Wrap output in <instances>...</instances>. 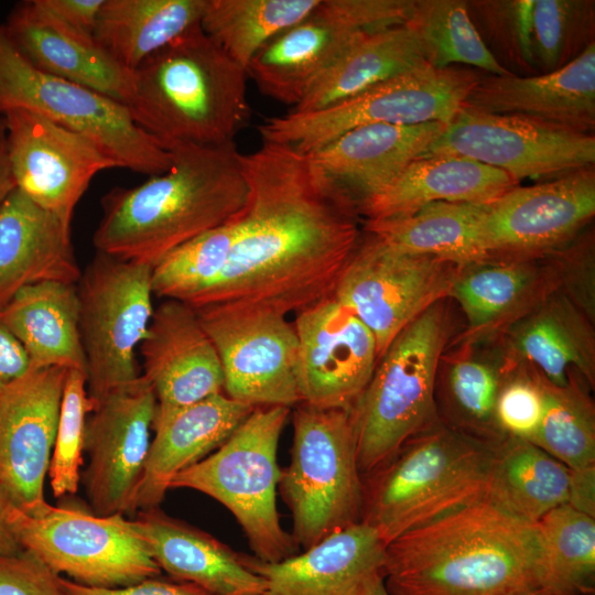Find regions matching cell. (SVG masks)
Here are the masks:
<instances>
[{"label":"cell","instance_id":"cell-29","mask_svg":"<svg viewBox=\"0 0 595 595\" xmlns=\"http://www.w3.org/2000/svg\"><path fill=\"white\" fill-rule=\"evenodd\" d=\"M80 275L71 224L12 190L0 205V310L24 286Z\"/></svg>","mask_w":595,"mask_h":595},{"label":"cell","instance_id":"cell-41","mask_svg":"<svg viewBox=\"0 0 595 595\" xmlns=\"http://www.w3.org/2000/svg\"><path fill=\"white\" fill-rule=\"evenodd\" d=\"M538 376L543 415L530 442L573 472L595 468V408L586 381L572 372L565 386H554Z\"/></svg>","mask_w":595,"mask_h":595},{"label":"cell","instance_id":"cell-36","mask_svg":"<svg viewBox=\"0 0 595 595\" xmlns=\"http://www.w3.org/2000/svg\"><path fill=\"white\" fill-rule=\"evenodd\" d=\"M413 31L398 24L367 34L326 69L290 111H314L425 65Z\"/></svg>","mask_w":595,"mask_h":595},{"label":"cell","instance_id":"cell-47","mask_svg":"<svg viewBox=\"0 0 595 595\" xmlns=\"http://www.w3.org/2000/svg\"><path fill=\"white\" fill-rule=\"evenodd\" d=\"M542 415L543 394L537 371L523 365L507 369L495 408L500 433L530 441Z\"/></svg>","mask_w":595,"mask_h":595},{"label":"cell","instance_id":"cell-27","mask_svg":"<svg viewBox=\"0 0 595 595\" xmlns=\"http://www.w3.org/2000/svg\"><path fill=\"white\" fill-rule=\"evenodd\" d=\"M559 286L558 269L549 256L462 267L448 296L459 304L467 320L461 345L502 336Z\"/></svg>","mask_w":595,"mask_h":595},{"label":"cell","instance_id":"cell-55","mask_svg":"<svg viewBox=\"0 0 595 595\" xmlns=\"http://www.w3.org/2000/svg\"><path fill=\"white\" fill-rule=\"evenodd\" d=\"M515 595H554V594L538 587V588L524 591Z\"/></svg>","mask_w":595,"mask_h":595},{"label":"cell","instance_id":"cell-39","mask_svg":"<svg viewBox=\"0 0 595 595\" xmlns=\"http://www.w3.org/2000/svg\"><path fill=\"white\" fill-rule=\"evenodd\" d=\"M320 0H207L203 31L245 69L282 31L305 18Z\"/></svg>","mask_w":595,"mask_h":595},{"label":"cell","instance_id":"cell-44","mask_svg":"<svg viewBox=\"0 0 595 595\" xmlns=\"http://www.w3.org/2000/svg\"><path fill=\"white\" fill-rule=\"evenodd\" d=\"M594 8L589 0H534L531 44L538 74L562 68L595 42Z\"/></svg>","mask_w":595,"mask_h":595},{"label":"cell","instance_id":"cell-16","mask_svg":"<svg viewBox=\"0 0 595 595\" xmlns=\"http://www.w3.org/2000/svg\"><path fill=\"white\" fill-rule=\"evenodd\" d=\"M434 154L476 160L519 183L523 178L547 181L594 165L595 137L464 104L422 156Z\"/></svg>","mask_w":595,"mask_h":595},{"label":"cell","instance_id":"cell-12","mask_svg":"<svg viewBox=\"0 0 595 595\" xmlns=\"http://www.w3.org/2000/svg\"><path fill=\"white\" fill-rule=\"evenodd\" d=\"M151 278L150 264L96 251L76 284L91 409L111 390L141 376L136 349L154 311Z\"/></svg>","mask_w":595,"mask_h":595},{"label":"cell","instance_id":"cell-46","mask_svg":"<svg viewBox=\"0 0 595 595\" xmlns=\"http://www.w3.org/2000/svg\"><path fill=\"white\" fill-rule=\"evenodd\" d=\"M466 4L473 22L477 21L500 57L529 76L538 75L531 44L534 0H477Z\"/></svg>","mask_w":595,"mask_h":595},{"label":"cell","instance_id":"cell-4","mask_svg":"<svg viewBox=\"0 0 595 595\" xmlns=\"http://www.w3.org/2000/svg\"><path fill=\"white\" fill-rule=\"evenodd\" d=\"M247 78L199 23L132 72L127 108L136 125L165 149L225 144L234 142L250 117Z\"/></svg>","mask_w":595,"mask_h":595},{"label":"cell","instance_id":"cell-28","mask_svg":"<svg viewBox=\"0 0 595 595\" xmlns=\"http://www.w3.org/2000/svg\"><path fill=\"white\" fill-rule=\"evenodd\" d=\"M255 407L224 392L154 418L134 511L159 507L173 478L216 451Z\"/></svg>","mask_w":595,"mask_h":595},{"label":"cell","instance_id":"cell-10","mask_svg":"<svg viewBox=\"0 0 595 595\" xmlns=\"http://www.w3.org/2000/svg\"><path fill=\"white\" fill-rule=\"evenodd\" d=\"M15 109L40 113L82 133L118 167L152 176L171 166V152L136 125L125 105L37 69L21 55L1 24L0 117Z\"/></svg>","mask_w":595,"mask_h":595},{"label":"cell","instance_id":"cell-17","mask_svg":"<svg viewBox=\"0 0 595 595\" xmlns=\"http://www.w3.org/2000/svg\"><path fill=\"white\" fill-rule=\"evenodd\" d=\"M595 215L589 165L530 186H516L485 204L482 242L488 260L542 258L573 240Z\"/></svg>","mask_w":595,"mask_h":595},{"label":"cell","instance_id":"cell-56","mask_svg":"<svg viewBox=\"0 0 595 595\" xmlns=\"http://www.w3.org/2000/svg\"><path fill=\"white\" fill-rule=\"evenodd\" d=\"M369 595H389L383 582L378 584Z\"/></svg>","mask_w":595,"mask_h":595},{"label":"cell","instance_id":"cell-35","mask_svg":"<svg viewBox=\"0 0 595 595\" xmlns=\"http://www.w3.org/2000/svg\"><path fill=\"white\" fill-rule=\"evenodd\" d=\"M207 0H104L94 39L133 72L148 57L201 23Z\"/></svg>","mask_w":595,"mask_h":595},{"label":"cell","instance_id":"cell-53","mask_svg":"<svg viewBox=\"0 0 595 595\" xmlns=\"http://www.w3.org/2000/svg\"><path fill=\"white\" fill-rule=\"evenodd\" d=\"M14 188L8 159L6 125L3 118L0 117V205Z\"/></svg>","mask_w":595,"mask_h":595},{"label":"cell","instance_id":"cell-52","mask_svg":"<svg viewBox=\"0 0 595 595\" xmlns=\"http://www.w3.org/2000/svg\"><path fill=\"white\" fill-rule=\"evenodd\" d=\"M569 505L595 517V468L572 470V487Z\"/></svg>","mask_w":595,"mask_h":595},{"label":"cell","instance_id":"cell-23","mask_svg":"<svg viewBox=\"0 0 595 595\" xmlns=\"http://www.w3.org/2000/svg\"><path fill=\"white\" fill-rule=\"evenodd\" d=\"M446 123H374L354 128L307 153L321 180L359 207L385 191L415 159L422 156Z\"/></svg>","mask_w":595,"mask_h":595},{"label":"cell","instance_id":"cell-45","mask_svg":"<svg viewBox=\"0 0 595 595\" xmlns=\"http://www.w3.org/2000/svg\"><path fill=\"white\" fill-rule=\"evenodd\" d=\"M90 411L87 375L68 370L48 468L50 484L56 498L77 493L85 450L86 416Z\"/></svg>","mask_w":595,"mask_h":595},{"label":"cell","instance_id":"cell-15","mask_svg":"<svg viewBox=\"0 0 595 595\" xmlns=\"http://www.w3.org/2000/svg\"><path fill=\"white\" fill-rule=\"evenodd\" d=\"M194 309L217 350L226 396L252 407L292 409L301 402L295 379L299 343L286 315L241 303Z\"/></svg>","mask_w":595,"mask_h":595},{"label":"cell","instance_id":"cell-51","mask_svg":"<svg viewBox=\"0 0 595 595\" xmlns=\"http://www.w3.org/2000/svg\"><path fill=\"white\" fill-rule=\"evenodd\" d=\"M30 369L21 344L0 324V393Z\"/></svg>","mask_w":595,"mask_h":595},{"label":"cell","instance_id":"cell-54","mask_svg":"<svg viewBox=\"0 0 595 595\" xmlns=\"http://www.w3.org/2000/svg\"><path fill=\"white\" fill-rule=\"evenodd\" d=\"M6 508L7 502L0 497V555L13 554L21 550L8 526Z\"/></svg>","mask_w":595,"mask_h":595},{"label":"cell","instance_id":"cell-3","mask_svg":"<svg viewBox=\"0 0 595 595\" xmlns=\"http://www.w3.org/2000/svg\"><path fill=\"white\" fill-rule=\"evenodd\" d=\"M536 524L485 498L386 545L389 595H515L540 587Z\"/></svg>","mask_w":595,"mask_h":595},{"label":"cell","instance_id":"cell-24","mask_svg":"<svg viewBox=\"0 0 595 595\" xmlns=\"http://www.w3.org/2000/svg\"><path fill=\"white\" fill-rule=\"evenodd\" d=\"M385 560L386 543L361 521L280 562L247 555L264 581L261 595H369L385 580Z\"/></svg>","mask_w":595,"mask_h":595},{"label":"cell","instance_id":"cell-42","mask_svg":"<svg viewBox=\"0 0 595 595\" xmlns=\"http://www.w3.org/2000/svg\"><path fill=\"white\" fill-rule=\"evenodd\" d=\"M456 353L444 372L446 424L487 442L498 443L504 435L497 428L495 408L506 374V361L489 360L473 354L467 346Z\"/></svg>","mask_w":595,"mask_h":595},{"label":"cell","instance_id":"cell-20","mask_svg":"<svg viewBox=\"0 0 595 595\" xmlns=\"http://www.w3.org/2000/svg\"><path fill=\"white\" fill-rule=\"evenodd\" d=\"M67 371L29 369L0 393V497L28 515L42 511Z\"/></svg>","mask_w":595,"mask_h":595},{"label":"cell","instance_id":"cell-48","mask_svg":"<svg viewBox=\"0 0 595 595\" xmlns=\"http://www.w3.org/2000/svg\"><path fill=\"white\" fill-rule=\"evenodd\" d=\"M61 578L25 550L0 555V595H68Z\"/></svg>","mask_w":595,"mask_h":595},{"label":"cell","instance_id":"cell-32","mask_svg":"<svg viewBox=\"0 0 595 595\" xmlns=\"http://www.w3.org/2000/svg\"><path fill=\"white\" fill-rule=\"evenodd\" d=\"M518 185L506 172L469 158L428 155L412 161L385 191L365 202L359 215L382 220L435 202L488 204Z\"/></svg>","mask_w":595,"mask_h":595},{"label":"cell","instance_id":"cell-14","mask_svg":"<svg viewBox=\"0 0 595 595\" xmlns=\"http://www.w3.org/2000/svg\"><path fill=\"white\" fill-rule=\"evenodd\" d=\"M459 266L398 249L365 230L333 296L372 333L378 359L396 336L450 296Z\"/></svg>","mask_w":595,"mask_h":595},{"label":"cell","instance_id":"cell-2","mask_svg":"<svg viewBox=\"0 0 595 595\" xmlns=\"http://www.w3.org/2000/svg\"><path fill=\"white\" fill-rule=\"evenodd\" d=\"M167 150L172 163L165 172L102 196L93 237L96 251L153 267L242 209L248 183L235 142Z\"/></svg>","mask_w":595,"mask_h":595},{"label":"cell","instance_id":"cell-13","mask_svg":"<svg viewBox=\"0 0 595 595\" xmlns=\"http://www.w3.org/2000/svg\"><path fill=\"white\" fill-rule=\"evenodd\" d=\"M412 0H320L246 67L261 94L296 106L310 86L369 33L405 23Z\"/></svg>","mask_w":595,"mask_h":595},{"label":"cell","instance_id":"cell-40","mask_svg":"<svg viewBox=\"0 0 595 595\" xmlns=\"http://www.w3.org/2000/svg\"><path fill=\"white\" fill-rule=\"evenodd\" d=\"M541 545L540 588L554 595H589L595 586V517L569 504L536 523Z\"/></svg>","mask_w":595,"mask_h":595},{"label":"cell","instance_id":"cell-1","mask_svg":"<svg viewBox=\"0 0 595 595\" xmlns=\"http://www.w3.org/2000/svg\"><path fill=\"white\" fill-rule=\"evenodd\" d=\"M248 198L236 215L229 261L187 304L241 303L298 313L333 294L361 238L356 208L306 154L266 143L242 153Z\"/></svg>","mask_w":595,"mask_h":595},{"label":"cell","instance_id":"cell-34","mask_svg":"<svg viewBox=\"0 0 595 595\" xmlns=\"http://www.w3.org/2000/svg\"><path fill=\"white\" fill-rule=\"evenodd\" d=\"M572 470L530 441L504 436L496 445L487 499L516 518L536 524L569 504Z\"/></svg>","mask_w":595,"mask_h":595},{"label":"cell","instance_id":"cell-30","mask_svg":"<svg viewBox=\"0 0 595 595\" xmlns=\"http://www.w3.org/2000/svg\"><path fill=\"white\" fill-rule=\"evenodd\" d=\"M507 367L527 366L554 386L576 372L595 382L593 321L560 289L550 293L502 335Z\"/></svg>","mask_w":595,"mask_h":595},{"label":"cell","instance_id":"cell-50","mask_svg":"<svg viewBox=\"0 0 595 595\" xmlns=\"http://www.w3.org/2000/svg\"><path fill=\"white\" fill-rule=\"evenodd\" d=\"M39 2L68 25L93 35L104 0H39Z\"/></svg>","mask_w":595,"mask_h":595},{"label":"cell","instance_id":"cell-19","mask_svg":"<svg viewBox=\"0 0 595 595\" xmlns=\"http://www.w3.org/2000/svg\"><path fill=\"white\" fill-rule=\"evenodd\" d=\"M15 188L71 224L93 178L118 167L93 140L24 109L2 116Z\"/></svg>","mask_w":595,"mask_h":595},{"label":"cell","instance_id":"cell-7","mask_svg":"<svg viewBox=\"0 0 595 595\" xmlns=\"http://www.w3.org/2000/svg\"><path fill=\"white\" fill-rule=\"evenodd\" d=\"M291 408L255 407L237 430L208 456L177 474L172 488L201 491L224 505L240 524L255 556L275 563L294 555L281 526L277 453Z\"/></svg>","mask_w":595,"mask_h":595},{"label":"cell","instance_id":"cell-49","mask_svg":"<svg viewBox=\"0 0 595 595\" xmlns=\"http://www.w3.org/2000/svg\"><path fill=\"white\" fill-rule=\"evenodd\" d=\"M68 595H208L193 583L149 577L122 587H91L61 578Z\"/></svg>","mask_w":595,"mask_h":595},{"label":"cell","instance_id":"cell-33","mask_svg":"<svg viewBox=\"0 0 595 595\" xmlns=\"http://www.w3.org/2000/svg\"><path fill=\"white\" fill-rule=\"evenodd\" d=\"M0 324L21 344L31 369L60 367L87 375L76 284L22 288L0 310Z\"/></svg>","mask_w":595,"mask_h":595},{"label":"cell","instance_id":"cell-31","mask_svg":"<svg viewBox=\"0 0 595 595\" xmlns=\"http://www.w3.org/2000/svg\"><path fill=\"white\" fill-rule=\"evenodd\" d=\"M161 571L193 583L208 595H261L264 581L239 554L209 533L173 518L159 507L132 520Z\"/></svg>","mask_w":595,"mask_h":595},{"label":"cell","instance_id":"cell-18","mask_svg":"<svg viewBox=\"0 0 595 595\" xmlns=\"http://www.w3.org/2000/svg\"><path fill=\"white\" fill-rule=\"evenodd\" d=\"M155 409L154 391L142 376L111 390L93 405L86 420L88 465L84 473L93 513L112 516L134 511Z\"/></svg>","mask_w":595,"mask_h":595},{"label":"cell","instance_id":"cell-6","mask_svg":"<svg viewBox=\"0 0 595 595\" xmlns=\"http://www.w3.org/2000/svg\"><path fill=\"white\" fill-rule=\"evenodd\" d=\"M444 301L396 336L350 410L361 477L386 465L409 440L441 420L436 386L452 331Z\"/></svg>","mask_w":595,"mask_h":595},{"label":"cell","instance_id":"cell-38","mask_svg":"<svg viewBox=\"0 0 595 595\" xmlns=\"http://www.w3.org/2000/svg\"><path fill=\"white\" fill-rule=\"evenodd\" d=\"M405 24L415 34L422 57L431 67L468 65L490 75L513 74L482 39L466 1L412 0Z\"/></svg>","mask_w":595,"mask_h":595},{"label":"cell","instance_id":"cell-8","mask_svg":"<svg viewBox=\"0 0 595 595\" xmlns=\"http://www.w3.org/2000/svg\"><path fill=\"white\" fill-rule=\"evenodd\" d=\"M290 464L279 488L304 550L361 521L363 477L350 410L293 407Z\"/></svg>","mask_w":595,"mask_h":595},{"label":"cell","instance_id":"cell-25","mask_svg":"<svg viewBox=\"0 0 595 595\" xmlns=\"http://www.w3.org/2000/svg\"><path fill=\"white\" fill-rule=\"evenodd\" d=\"M465 105L486 112L520 116L555 128L593 134L595 42L552 73L480 75Z\"/></svg>","mask_w":595,"mask_h":595},{"label":"cell","instance_id":"cell-21","mask_svg":"<svg viewBox=\"0 0 595 595\" xmlns=\"http://www.w3.org/2000/svg\"><path fill=\"white\" fill-rule=\"evenodd\" d=\"M293 324L301 402L351 410L378 363L372 333L333 295L295 313Z\"/></svg>","mask_w":595,"mask_h":595},{"label":"cell","instance_id":"cell-26","mask_svg":"<svg viewBox=\"0 0 595 595\" xmlns=\"http://www.w3.org/2000/svg\"><path fill=\"white\" fill-rule=\"evenodd\" d=\"M2 25L17 50L37 69L128 106L132 72L120 65L91 34L68 25L39 0L18 3Z\"/></svg>","mask_w":595,"mask_h":595},{"label":"cell","instance_id":"cell-43","mask_svg":"<svg viewBox=\"0 0 595 595\" xmlns=\"http://www.w3.org/2000/svg\"><path fill=\"white\" fill-rule=\"evenodd\" d=\"M236 215L177 247L155 263L151 278L153 295L187 302L212 285L229 261Z\"/></svg>","mask_w":595,"mask_h":595},{"label":"cell","instance_id":"cell-9","mask_svg":"<svg viewBox=\"0 0 595 595\" xmlns=\"http://www.w3.org/2000/svg\"><path fill=\"white\" fill-rule=\"evenodd\" d=\"M480 74L464 66L434 68L425 64L327 107L268 118L258 130L266 143L307 154L360 126L447 123Z\"/></svg>","mask_w":595,"mask_h":595},{"label":"cell","instance_id":"cell-37","mask_svg":"<svg viewBox=\"0 0 595 595\" xmlns=\"http://www.w3.org/2000/svg\"><path fill=\"white\" fill-rule=\"evenodd\" d=\"M485 204L435 202L398 218L366 220L365 230L398 249L465 267L488 260L480 224Z\"/></svg>","mask_w":595,"mask_h":595},{"label":"cell","instance_id":"cell-5","mask_svg":"<svg viewBox=\"0 0 595 595\" xmlns=\"http://www.w3.org/2000/svg\"><path fill=\"white\" fill-rule=\"evenodd\" d=\"M497 443L441 420L363 477L361 522L386 545L401 534L487 498Z\"/></svg>","mask_w":595,"mask_h":595},{"label":"cell","instance_id":"cell-11","mask_svg":"<svg viewBox=\"0 0 595 595\" xmlns=\"http://www.w3.org/2000/svg\"><path fill=\"white\" fill-rule=\"evenodd\" d=\"M6 519L22 550L75 583L122 587L162 572L125 515L98 516L50 504L28 515L7 504Z\"/></svg>","mask_w":595,"mask_h":595},{"label":"cell","instance_id":"cell-22","mask_svg":"<svg viewBox=\"0 0 595 595\" xmlns=\"http://www.w3.org/2000/svg\"><path fill=\"white\" fill-rule=\"evenodd\" d=\"M141 375L156 398L154 418L224 392L217 350L193 306L165 299L154 309L140 344Z\"/></svg>","mask_w":595,"mask_h":595}]
</instances>
